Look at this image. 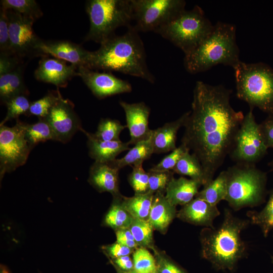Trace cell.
<instances>
[{"mask_svg": "<svg viewBox=\"0 0 273 273\" xmlns=\"http://www.w3.org/2000/svg\"><path fill=\"white\" fill-rule=\"evenodd\" d=\"M232 92L222 85L197 81L192 110L184 124L181 144L200 161L207 183L230 154L244 118L243 112L235 111L230 104Z\"/></svg>", "mask_w": 273, "mask_h": 273, "instance_id": "obj_1", "label": "cell"}, {"mask_svg": "<svg viewBox=\"0 0 273 273\" xmlns=\"http://www.w3.org/2000/svg\"><path fill=\"white\" fill-rule=\"evenodd\" d=\"M121 35H115L91 52L88 68L118 72L145 79L151 83L155 78L146 63L144 43L132 25Z\"/></svg>", "mask_w": 273, "mask_h": 273, "instance_id": "obj_2", "label": "cell"}, {"mask_svg": "<svg viewBox=\"0 0 273 273\" xmlns=\"http://www.w3.org/2000/svg\"><path fill=\"white\" fill-rule=\"evenodd\" d=\"M250 220L234 216L228 209L217 228H205L201 233L202 256L217 269L233 270L245 254L246 245L241 232Z\"/></svg>", "mask_w": 273, "mask_h": 273, "instance_id": "obj_3", "label": "cell"}, {"mask_svg": "<svg viewBox=\"0 0 273 273\" xmlns=\"http://www.w3.org/2000/svg\"><path fill=\"white\" fill-rule=\"evenodd\" d=\"M235 25L217 22L211 33L195 49L185 55L184 67L191 74L206 71L218 65L234 68L241 61Z\"/></svg>", "mask_w": 273, "mask_h": 273, "instance_id": "obj_4", "label": "cell"}, {"mask_svg": "<svg viewBox=\"0 0 273 273\" xmlns=\"http://www.w3.org/2000/svg\"><path fill=\"white\" fill-rule=\"evenodd\" d=\"M234 69L237 97L250 108L273 114V69L262 62L240 61Z\"/></svg>", "mask_w": 273, "mask_h": 273, "instance_id": "obj_5", "label": "cell"}, {"mask_svg": "<svg viewBox=\"0 0 273 273\" xmlns=\"http://www.w3.org/2000/svg\"><path fill=\"white\" fill-rule=\"evenodd\" d=\"M226 171L227 193L225 200L235 210L253 207L265 201L267 174L254 164L237 163Z\"/></svg>", "mask_w": 273, "mask_h": 273, "instance_id": "obj_6", "label": "cell"}, {"mask_svg": "<svg viewBox=\"0 0 273 273\" xmlns=\"http://www.w3.org/2000/svg\"><path fill=\"white\" fill-rule=\"evenodd\" d=\"M85 11L90 26L85 41L101 44L115 35L116 29L128 27L133 21L131 0H89Z\"/></svg>", "mask_w": 273, "mask_h": 273, "instance_id": "obj_7", "label": "cell"}, {"mask_svg": "<svg viewBox=\"0 0 273 273\" xmlns=\"http://www.w3.org/2000/svg\"><path fill=\"white\" fill-rule=\"evenodd\" d=\"M214 28L203 10L196 5L184 10L154 32L181 49L185 55L195 49Z\"/></svg>", "mask_w": 273, "mask_h": 273, "instance_id": "obj_8", "label": "cell"}, {"mask_svg": "<svg viewBox=\"0 0 273 273\" xmlns=\"http://www.w3.org/2000/svg\"><path fill=\"white\" fill-rule=\"evenodd\" d=\"M132 25L138 32L155 31L185 10L184 0H131Z\"/></svg>", "mask_w": 273, "mask_h": 273, "instance_id": "obj_9", "label": "cell"}, {"mask_svg": "<svg viewBox=\"0 0 273 273\" xmlns=\"http://www.w3.org/2000/svg\"><path fill=\"white\" fill-rule=\"evenodd\" d=\"M27 123L18 119L13 127L0 125V178L25 164L32 150L26 138Z\"/></svg>", "mask_w": 273, "mask_h": 273, "instance_id": "obj_10", "label": "cell"}, {"mask_svg": "<svg viewBox=\"0 0 273 273\" xmlns=\"http://www.w3.org/2000/svg\"><path fill=\"white\" fill-rule=\"evenodd\" d=\"M253 109L250 108L244 116L230 153L231 158L237 163L254 164L267 153L268 148L261 135L259 124L256 122Z\"/></svg>", "mask_w": 273, "mask_h": 273, "instance_id": "obj_11", "label": "cell"}, {"mask_svg": "<svg viewBox=\"0 0 273 273\" xmlns=\"http://www.w3.org/2000/svg\"><path fill=\"white\" fill-rule=\"evenodd\" d=\"M9 19L11 51L22 59L44 56L40 50L43 40L33 29L34 20L11 10H7Z\"/></svg>", "mask_w": 273, "mask_h": 273, "instance_id": "obj_12", "label": "cell"}, {"mask_svg": "<svg viewBox=\"0 0 273 273\" xmlns=\"http://www.w3.org/2000/svg\"><path fill=\"white\" fill-rule=\"evenodd\" d=\"M74 107L71 101L64 99L61 95L46 118L54 131L56 141L68 143L82 128Z\"/></svg>", "mask_w": 273, "mask_h": 273, "instance_id": "obj_13", "label": "cell"}, {"mask_svg": "<svg viewBox=\"0 0 273 273\" xmlns=\"http://www.w3.org/2000/svg\"><path fill=\"white\" fill-rule=\"evenodd\" d=\"M77 74L99 100L132 90L129 82L117 77L110 72H99L82 67L78 68Z\"/></svg>", "mask_w": 273, "mask_h": 273, "instance_id": "obj_14", "label": "cell"}, {"mask_svg": "<svg viewBox=\"0 0 273 273\" xmlns=\"http://www.w3.org/2000/svg\"><path fill=\"white\" fill-rule=\"evenodd\" d=\"M78 68L66 62L48 56L42 57L34 76L37 80L53 84L58 87H65L68 81L78 76Z\"/></svg>", "mask_w": 273, "mask_h": 273, "instance_id": "obj_15", "label": "cell"}, {"mask_svg": "<svg viewBox=\"0 0 273 273\" xmlns=\"http://www.w3.org/2000/svg\"><path fill=\"white\" fill-rule=\"evenodd\" d=\"M119 105L125 114L127 125L130 135L129 145L150 139L152 129L149 127V117L150 109L144 102L128 103L119 102Z\"/></svg>", "mask_w": 273, "mask_h": 273, "instance_id": "obj_16", "label": "cell"}, {"mask_svg": "<svg viewBox=\"0 0 273 273\" xmlns=\"http://www.w3.org/2000/svg\"><path fill=\"white\" fill-rule=\"evenodd\" d=\"M40 50L44 56L68 62L77 68H88L91 52L68 40H43Z\"/></svg>", "mask_w": 273, "mask_h": 273, "instance_id": "obj_17", "label": "cell"}, {"mask_svg": "<svg viewBox=\"0 0 273 273\" xmlns=\"http://www.w3.org/2000/svg\"><path fill=\"white\" fill-rule=\"evenodd\" d=\"M219 215L217 206L195 197L184 205L177 216L181 220L195 225L213 228V221Z\"/></svg>", "mask_w": 273, "mask_h": 273, "instance_id": "obj_18", "label": "cell"}, {"mask_svg": "<svg viewBox=\"0 0 273 273\" xmlns=\"http://www.w3.org/2000/svg\"><path fill=\"white\" fill-rule=\"evenodd\" d=\"M119 170L108 162L95 161L90 167L88 181L100 192H108L114 197L119 196Z\"/></svg>", "mask_w": 273, "mask_h": 273, "instance_id": "obj_19", "label": "cell"}, {"mask_svg": "<svg viewBox=\"0 0 273 273\" xmlns=\"http://www.w3.org/2000/svg\"><path fill=\"white\" fill-rule=\"evenodd\" d=\"M87 137V146L89 156L95 161L109 162L116 159L121 152L130 150L128 143L118 141H105L96 138L93 133L80 129Z\"/></svg>", "mask_w": 273, "mask_h": 273, "instance_id": "obj_20", "label": "cell"}, {"mask_svg": "<svg viewBox=\"0 0 273 273\" xmlns=\"http://www.w3.org/2000/svg\"><path fill=\"white\" fill-rule=\"evenodd\" d=\"M188 113L187 112L178 119L152 130L151 140L154 153H167L176 148L177 133L179 129L184 126Z\"/></svg>", "mask_w": 273, "mask_h": 273, "instance_id": "obj_21", "label": "cell"}, {"mask_svg": "<svg viewBox=\"0 0 273 273\" xmlns=\"http://www.w3.org/2000/svg\"><path fill=\"white\" fill-rule=\"evenodd\" d=\"M201 186L200 183L192 179L173 177L167 186L165 197L175 207L178 205H185L196 197Z\"/></svg>", "mask_w": 273, "mask_h": 273, "instance_id": "obj_22", "label": "cell"}, {"mask_svg": "<svg viewBox=\"0 0 273 273\" xmlns=\"http://www.w3.org/2000/svg\"><path fill=\"white\" fill-rule=\"evenodd\" d=\"M175 206L166 198L164 193L154 194L148 221L154 229L163 232L167 229L176 215Z\"/></svg>", "mask_w": 273, "mask_h": 273, "instance_id": "obj_23", "label": "cell"}, {"mask_svg": "<svg viewBox=\"0 0 273 273\" xmlns=\"http://www.w3.org/2000/svg\"><path fill=\"white\" fill-rule=\"evenodd\" d=\"M153 153L154 151L151 136L150 139L134 145L124 157L108 163L111 166L119 170L126 166H132L136 163L144 162L150 158Z\"/></svg>", "mask_w": 273, "mask_h": 273, "instance_id": "obj_24", "label": "cell"}, {"mask_svg": "<svg viewBox=\"0 0 273 273\" xmlns=\"http://www.w3.org/2000/svg\"><path fill=\"white\" fill-rule=\"evenodd\" d=\"M227 193L226 171H221L215 178L203 186L195 197L203 199L215 206L222 200H225Z\"/></svg>", "mask_w": 273, "mask_h": 273, "instance_id": "obj_25", "label": "cell"}, {"mask_svg": "<svg viewBox=\"0 0 273 273\" xmlns=\"http://www.w3.org/2000/svg\"><path fill=\"white\" fill-rule=\"evenodd\" d=\"M154 194H135L132 197H123L122 205L133 218L148 221Z\"/></svg>", "mask_w": 273, "mask_h": 273, "instance_id": "obj_26", "label": "cell"}, {"mask_svg": "<svg viewBox=\"0 0 273 273\" xmlns=\"http://www.w3.org/2000/svg\"><path fill=\"white\" fill-rule=\"evenodd\" d=\"M173 172L189 176L191 179L200 183L202 186L207 183L203 168L197 157L190 151L187 152L179 160L173 170Z\"/></svg>", "mask_w": 273, "mask_h": 273, "instance_id": "obj_27", "label": "cell"}, {"mask_svg": "<svg viewBox=\"0 0 273 273\" xmlns=\"http://www.w3.org/2000/svg\"><path fill=\"white\" fill-rule=\"evenodd\" d=\"M25 135L32 149L39 143L49 140L56 141L54 131L46 118L39 119L32 124L27 123Z\"/></svg>", "mask_w": 273, "mask_h": 273, "instance_id": "obj_28", "label": "cell"}, {"mask_svg": "<svg viewBox=\"0 0 273 273\" xmlns=\"http://www.w3.org/2000/svg\"><path fill=\"white\" fill-rule=\"evenodd\" d=\"M247 215L250 218V221L259 226L264 237H267L270 232L273 230V188L263 209L259 211H248Z\"/></svg>", "mask_w": 273, "mask_h": 273, "instance_id": "obj_29", "label": "cell"}, {"mask_svg": "<svg viewBox=\"0 0 273 273\" xmlns=\"http://www.w3.org/2000/svg\"><path fill=\"white\" fill-rule=\"evenodd\" d=\"M24 65L23 63L12 72L6 74L8 80L7 88L4 96L1 98L2 104L11 98L20 95H28L29 93L24 81Z\"/></svg>", "mask_w": 273, "mask_h": 273, "instance_id": "obj_30", "label": "cell"}, {"mask_svg": "<svg viewBox=\"0 0 273 273\" xmlns=\"http://www.w3.org/2000/svg\"><path fill=\"white\" fill-rule=\"evenodd\" d=\"M119 196L115 197V200L107 213L104 219V223L106 225L115 230L128 228L133 219L124 208L122 203H120L118 199Z\"/></svg>", "mask_w": 273, "mask_h": 273, "instance_id": "obj_31", "label": "cell"}, {"mask_svg": "<svg viewBox=\"0 0 273 273\" xmlns=\"http://www.w3.org/2000/svg\"><path fill=\"white\" fill-rule=\"evenodd\" d=\"M1 8L11 10L34 21L43 15L37 3L34 0H2Z\"/></svg>", "mask_w": 273, "mask_h": 273, "instance_id": "obj_32", "label": "cell"}, {"mask_svg": "<svg viewBox=\"0 0 273 273\" xmlns=\"http://www.w3.org/2000/svg\"><path fill=\"white\" fill-rule=\"evenodd\" d=\"M126 127L117 120L110 118H102L100 121L97 130L93 133L94 136L105 141H120L121 132Z\"/></svg>", "mask_w": 273, "mask_h": 273, "instance_id": "obj_33", "label": "cell"}, {"mask_svg": "<svg viewBox=\"0 0 273 273\" xmlns=\"http://www.w3.org/2000/svg\"><path fill=\"white\" fill-rule=\"evenodd\" d=\"M28 95H20L15 96L9 101L5 105L7 107V114L1 121L0 125H5L7 121L12 119H18L21 115H29V109L31 103Z\"/></svg>", "mask_w": 273, "mask_h": 273, "instance_id": "obj_34", "label": "cell"}, {"mask_svg": "<svg viewBox=\"0 0 273 273\" xmlns=\"http://www.w3.org/2000/svg\"><path fill=\"white\" fill-rule=\"evenodd\" d=\"M128 228L138 246L146 247L152 245L154 228L149 221L133 218Z\"/></svg>", "mask_w": 273, "mask_h": 273, "instance_id": "obj_35", "label": "cell"}, {"mask_svg": "<svg viewBox=\"0 0 273 273\" xmlns=\"http://www.w3.org/2000/svg\"><path fill=\"white\" fill-rule=\"evenodd\" d=\"M61 96L59 90L49 92L42 98L31 103L29 115L37 116L38 119L46 118L51 109Z\"/></svg>", "mask_w": 273, "mask_h": 273, "instance_id": "obj_36", "label": "cell"}, {"mask_svg": "<svg viewBox=\"0 0 273 273\" xmlns=\"http://www.w3.org/2000/svg\"><path fill=\"white\" fill-rule=\"evenodd\" d=\"M133 269L137 273H152L157 270V265L152 254L145 248H136L133 253Z\"/></svg>", "mask_w": 273, "mask_h": 273, "instance_id": "obj_37", "label": "cell"}, {"mask_svg": "<svg viewBox=\"0 0 273 273\" xmlns=\"http://www.w3.org/2000/svg\"><path fill=\"white\" fill-rule=\"evenodd\" d=\"M143 162L132 166V171L129 176V181L135 194H145L149 190V174L143 168Z\"/></svg>", "mask_w": 273, "mask_h": 273, "instance_id": "obj_38", "label": "cell"}, {"mask_svg": "<svg viewBox=\"0 0 273 273\" xmlns=\"http://www.w3.org/2000/svg\"><path fill=\"white\" fill-rule=\"evenodd\" d=\"M149 174L148 192L155 194L157 192L166 193L169 183L173 178L172 171H152Z\"/></svg>", "mask_w": 273, "mask_h": 273, "instance_id": "obj_39", "label": "cell"}, {"mask_svg": "<svg viewBox=\"0 0 273 273\" xmlns=\"http://www.w3.org/2000/svg\"><path fill=\"white\" fill-rule=\"evenodd\" d=\"M190 150L183 144L176 147L169 155L165 157L157 164L153 166L150 170L152 171H171L173 170L179 160Z\"/></svg>", "mask_w": 273, "mask_h": 273, "instance_id": "obj_40", "label": "cell"}, {"mask_svg": "<svg viewBox=\"0 0 273 273\" xmlns=\"http://www.w3.org/2000/svg\"><path fill=\"white\" fill-rule=\"evenodd\" d=\"M0 52L12 54L11 51L9 19L7 10L1 7L0 11Z\"/></svg>", "mask_w": 273, "mask_h": 273, "instance_id": "obj_41", "label": "cell"}, {"mask_svg": "<svg viewBox=\"0 0 273 273\" xmlns=\"http://www.w3.org/2000/svg\"><path fill=\"white\" fill-rule=\"evenodd\" d=\"M22 64V59L14 54L0 53V75L12 72Z\"/></svg>", "mask_w": 273, "mask_h": 273, "instance_id": "obj_42", "label": "cell"}, {"mask_svg": "<svg viewBox=\"0 0 273 273\" xmlns=\"http://www.w3.org/2000/svg\"><path fill=\"white\" fill-rule=\"evenodd\" d=\"M259 126L266 146L273 149V114L268 115Z\"/></svg>", "mask_w": 273, "mask_h": 273, "instance_id": "obj_43", "label": "cell"}, {"mask_svg": "<svg viewBox=\"0 0 273 273\" xmlns=\"http://www.w3.org/2000/svg\"><path fill=\"white\" fill-rule=\"evenodd\" d=\"M104 251L111 257L115 259L124 256L129 255L133 249L115 242L114 244L103 247Z\"/></svg>", "mask_w": 273, "mask_h": 273, "instance_id": "obj_44", "label": "cell"}, {"mask_svg": "<svg viewBox=\"0 0 273 273\" xmlns=\"http://www.w3.org/2000/svg\"><path fill=\"white\" fill-rule=\"evenodd\" d=\"M116 242L132 249L139 246L129 228H123L116 230Z\"/></svg>", "mask_w": 273, "mask_h": 273, "instance_id": "obj_45", "label": "cell"}, {"mask_svg": "<svg viewBox=\"0 0 273 273\" xmlns=\"http://www.w3.org/2000/svg\"><path fill=\"white\" fill-rule=\"evenodd\" d=\"M158 273H185L175 264L164 258H160L157 265Z\"/></svg>", "mask_w": 273, "mask_h": 273, "instance_id": "obj_46", "label": "cell"}, {"mask_svg": "<svg viewBox=\"0 0 273 273\" xmlns=\"http://www.w3.org/2000/svg\"><path fill=\"white\" fill-rule=\"evenodd\" d=\"M114 262L122 270L129 271L133 269V262L129 255L115 258Z\"/></svg>", "mask_w": 273, "mask_h": 273, "instance_id": "obj_47", "label": "cell"}, {"mask_svg": "<svg viewBox=\"0 0 273 273\" xmlns=\"http://www.w3.org/2000/svg\"><path fill=\"white\" fill-rule=\"evenodd\" d=\"M119 273H137V272L134 269H133L132 270H131L125 271H119Z\"/></svg>", "mask_w": 273, "mask_h": 273, "instance_id": "obj_48", "label": "cell"}, {"mask_svg": "<svg viewBox=\"0 0 273 273\" xmlns=\"http://www.w3.org/2000/svg\"><path fill=\"white\" fill-rule=\"evenodd\" d=\"M268 165L270 166L271 170L273 171V159L272 160L268 163Z\"/></svg>", "mask_w": 273, "mask_h": 273, "instance_id": "obj_49", "label": "cell"}, {"mask_svg": "<svg viewBox=\"0 0 273 273\" xmlns=\"http://www.w3.org/2000/svg\"><path fill=\"white\" fill-rule=\"evenodd\" d=\"M0 273H9L7 270L1 267Z\"/></svg>", "mask_w": 273, "mask_h": 273, "instance_id": "obj_50", "label": "cell"}, {"mask_svg": "<svg viewBox=\"0 0 273 273\" xmlns=\"http://www.w3.org/2000/svg\"><path fill=\"white\" fill-rule=\"evenodd\" d=\"M271 258L272 263H273V256H271ZM272 273H273V272Z\"/></svg>", "mask_w": 273, "mask_h": 273, "instance_id": "obj_51", "label": "cell"}, {"mask_svg": "<svg viewBox=\"0 0 273 273\" xmlns=\"http://www.w3.org/2000/svg\"><path fill=\"white\" fill-rule=\"evenodd\" d=\"M152 273H158V271L156 270V271H154V272H152Z\"/></svg>", "mask_w": 273, "mask_h": 273, "instance_id": "obj_52", "label": "cell"}]
</instances>
